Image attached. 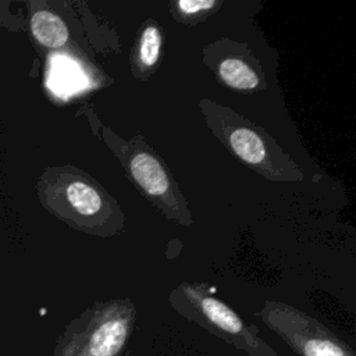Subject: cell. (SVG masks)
<instances>
[{
  "label": "cell",
  "instance_id": "3957f363",
  "mask_svg": "<svg viewBox=\"0 0 356 356\" xmlns=\"http://www.w3.org/2000/svg\"><path fill=\"white\" fill-rule=\"evenodd\" d=\"M100 132L103 142L118 159L139 193L170 221L184 227L192 225L193 217L186 199L165 161L152 149L143 135L136 134L125 140L107 127H100Z\"/></svg>",
  "mask_w": 356,
  "mask_h": 356
},
{
  "label": "cell",
  "instance_id": "52a82bcc",
  "mask_svg": "<svg viewBox=\"0 0 356 356\" xmlns=\"http://www.w3.org/2000/svg\"><path fill=\"white\" fill-rule=\"evenodd\" d=\"M203 63L225 88L252 95L266 89V75L257 57L246 43L218 39L207 44L203 51Z\"/></svg>",
  "mask_w": 356,
  "mask_h": 356
},
{
  "label": "cell",
  "instance_id": "9c48e42d",
  "mask_svg": "<svg viewBox=\"0 0 356 356\" xmlns=\"http://www.w3.org/2000/svg\"><path fill=\"white\" fill-rule=\"evenodd\" d=\"M31 31L33 38L47 49H60L67 44L70 38L65 22L47 10H39L32 15Z\"/></svg>",
  "mask_w": 356,
  "mask_h": 356
},
{
  "label": "cell",
  "instance_id": "ba28073f",
  "mask_svg": "<svg viewBox=\"0 0 356 356\" xmlns=\"http://www.w3.org/2000/svg\"><path fill=\"white\" fill-rule=\"evenodd\" d=\"M163 50V31L157 21L149 18L138 31L131 49L129 64L134 78L149 79L159 68Z\"/></svg>",
  "mask_w": 356,
  "mask_h": 356
},
{
  "label": "cell",
  "instance_id": "5b68a950",
  "mask_svg": "<svg viewBox=\"0 0 356 356\" xmlns=\"http://www.w3.org/2000/svg\"><path fill=\"white\" fill-rule=\"evenodd\" d=\"M170 306L218 339L249 356H280L234 309L214 295L204 282H182L168 295Z\"/></svg>",
  "mask_w": 356,
  "mask_h": 356
},
{
  "label": "cell",
  "instance_id": "7a4b0ae2",
  "mask_svg": "<svg viewBox=\"0 0 356 356\" xmlns=\"http://www.w3.org/2000/svg\"><path fill=\"white\" fill-rule=\"evenodd\" d=\"M49 207L71 227L96 236L125 232L118 202L90 175L76 168L58 171L46 182Z\"/></svg>",
  "mask_w": 356,
  "mask_h": 356
},
{
  "label": "cell",
  "instance_id": "30bf717a",
  "mask_svg": "<svg viewBox=\"0 0 356 356\" xmlns=\"http://www.w3.org/2000/svg\"><path fill=\"white\" fill-rule=\"evenodd\" d=\"M220 0H172L170 11L178 22L192 26L202 22L221 7Z\"/></svg>",
  "mask_w": 356,
  "mask_h": 356
},
{
  "label": "cell",
  "instance_id": "6da1fadb",
  "mask_svg": "<svg viewBox=\"0 0 356 356\" xmlns=\"http://www.w3.org/2000/svg\"><path fill=\"white\" fill-rule=\"evenodd\" d=\"M199 108L211 134L250 170L275 182L305 178L292 157L261 127L210 99H200Z\"/></svg>",
  "mask_w": 356,
  "mask_h": 356
},
{
  "label": "cell",
  "instance_id": "277c9868",
  "mask_svg": "<svg viewBox=\"0 0 356 356\" xmlns=\"http://www.w3.org/2000/svg\"><path fill=\"white\" fill-rule=\"evenodd\" d=\"M136 324L128 298L97 300L58 335L53 356H124Z\"/></svg>",
  "mask_w": 356,
  "mask_h": 356
},
{
  "label": "cell",
  "instance_id": "8992f818",
  "mask_svg": "<svg viewBox=\"0 0 356 356\" xmlns=\"http://www.w3.org/2000/svg\"><path fill=\"white\" fill-rule=\"evenodd\" d=\"M260 320L299 356H356L355 350L313 316L280 300H266Z\"/></svg>",
  "mask_w": 356,
  "mask_h": 356
},
{
  "label": "cell",
  "instance_id": "8fae6325",
  "mask_svg": "<svg viewBox=\"0 0 356 356\" xmlns=\"http://www.w3.org/2000/svg\"><path fill=\"white\" fill-rule=\"evenodd\" d=\"M124 356H128V352H127V353H125V355H124Z\"/></svg>",
  "mask_w": 356,
  "mask_h": 356
}]
</instances>
